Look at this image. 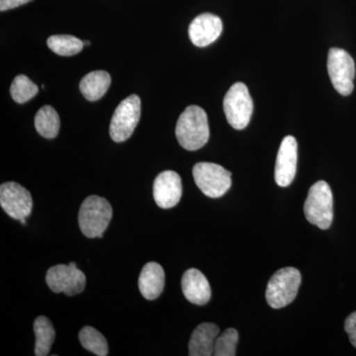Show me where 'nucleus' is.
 Segmentation results:
<instances>
[{
	"label": "nucleus",
	"instance_id": "10",
	"mask_svg": "<svg viewBox=\"0 0 356 356\" xmlns=\"http://www.w3.org/2000/svg\"><path fill=\"white\" fill-rule=\"evenodd\" d=\"M0 205L9 217L21 221L31 214V193L16 182H6L0 186Z\"/></svg>",
	"mask_w": 356,
	"mask_h": 356
},
{
	"label": "nucleus",
	"instance_id": "19",
	"mask_svg": "<svg viewBox=\"0 0 356 356\" xmlns=\"http://www.w3.org/2000/svg\"><path fill=\"white\" fill-rule=\"evenodd\" d=\"M60 117L55 108L50 105H44L37 112L35 116V128L42 137L54 139L60 132Z\"/></svg>",
	"mask_w": 356,
	"mask_h": 356
},
{
	"label": "nucleus",
	"instance_id": "27",
	"mask_svg": "<svg viewBox=\"0 0 356 356\" xmlns=\"http://www.w3.org/2000/svg\"><path fill=\"white\" fill-rule=\"evenodd\" d=\"M21 224L25 225L26 224V219L21 220Z\"/></svg>",
	"mask_w": 356,
	"mask_h": 356
},
{
	"label": "nucleus",
	"instance_id": "26",
	"mask_svg": "<svg viewBox=\"0 0 356 356\" xmlns=\"http://www.w3.org/2000/svg\"><path fill=\"white\" fill-rule=\"evenodd\" d=\"M84 46H90V42L89 41H83Z\"/></svg>",
	"mask_w": 356,
	"mask_h": 356
},
{
	"label": "nucleus",
	"instance_id": "12",
	"mask_svg": "<svg viewBox=\"0 0 356 356\" xmlns=\"http://www.w3.org/2000/svg\"><path fill=\"white\" fill-rule=\"evenodd\" d=\"M182 195L181 178L172 170L159 173L154 182V199L163 209L177 206Z\"/></svg>",
	"mask_w": 356,
	"mask_h": 356
},
{
	"label": "nucleus",
	"instance_id": "24",
	"mask_svg": "<svg viewBox=\"0 0 356 356\" xmlns=\"http://www.w3.org/2000/svg\"><path fill=\"white\" fill-rule=\"evenodd\" d=\"M344 330L350 337L351 344L356 348V312H353L346 318Z\"/></svg>",
	"mask_w": 356,
	"mask_h": 356
},
{
	"label": "nucleus",
	"instance_id": "11",
	"mask_svg": "<svg viewBox=\"0 0 356 356\" xmlns=\"http://www.w3.org/2000/svg\"><path fill=\"white\" fill-rule=\"evenodd\" d=\"M298 144L293 136H287L281 142L275 163L276 184L278 186L287 187L292 184L297 172Z\"/></svg>",
	"mask_w": 356,
	"mask_h": 356
},
{
	"label": "nucleus",
	"instance_id": "2",
	"mask_svg": "<svg viewBox=\"0 0 356 356\" xmlns=\"http://www.w3.org/2000/svg\"><path fill=\"white\" fill-rule=\"evenodd\" d=\"M112 215V206L106 199L96 195L89 196L81 204L79 212V225L81 233L89 238H103Z\"/></svg>",
	"mask_w": 356,
	"mask_h": 356
},
{
	"label": "nucleus",
	"instance_id": "9",
	"mask_svg": "<svg viewBox=\"0 0 356 356\" xmlns=\"http://www.w3.org/2000/svg\"><path fill=\"white\" fill-rule=\"evenodd\" d=\"M46 282L53 292L74 296L83 291L86 277L76 266L58 264L49 269L46 274Z\"/></svg>",
	"mask_w": 356,
	"mask_h": 356
},
{
	"label": "nucleus",
	"instance_id": "23",
	"mask_svg": "<svg viewBox=\"0 0 356 356\" xmlns=\"http://www.w3.org/2000/svg\"><path fill=\"white\" fill-rule=\"evenodd\" d=\"M238 343V332L236 329L229 327L218 337L215 341V356L236 355V344Z\"/></svg>",
	"mask_w": 356,
	"mask_h": 356
},
{
	"label": "nucleus",
	"instance_id": "8",
	"mask_svg": "<svg viewBox=\"0 0 356 356\" xmlns=\"http://www.w3.org/2000/svg\"><path fill=\"white\" fill-rule=\"evenodd\" d=\"M327 72L334 89L343 96L350 95L355 88V64L348 51L332 48L327 56Z\"/></svg>",
	"mask_w": 356,
	"mask_h": 356
},
{
	"label": "nucleus",
	"instance_id": "14",
	"mask_svg": "<svg viewBox=\"0 0 356 356\" xmlns=\"http://www.w3.org/2000/svg\"><path fill=\"white\" fill-rule=\"evenodd\" d=\"M182 292L185 298L194 305L202 306L210 301L209 281L200 270L191 268L185 271L181 280Z\"/></svg>",
	"mask_w": 356,
	"mask_h": 356
},
{
	"label": "nucleus",
	"instance_id": "25",
	"mask_svg": "<svg viewBox=\"0 0 356 356\" xmlns=\"http://www.w3.org/2000/svg\"><path fill=\"white\" fill-rule=\"evenodd\" d=\"M32 0H0V11L10 10V9L16 8L21 6L28 3Z\"/></svg>",
	"mask_w": 356,
	"mask_h": 356
},
{
	"label": "nucleus",
	"instance_id": "3",
	"mask_svg": "<svg viewBox=\"0 0 356 356\" xmlns=\"http://www.w3.org/2000/svg\"><path fill=\"white\" fill-rule=\"evenodd\" d=\"M304 214L308 222L318 228L327 229L331 227L334 219V198L331 187L324 180L312 185L304 205Z\"/></svg>",
	"mask_w": 356,
	"mask_h": 356
},
{
	"label": "nucleus",
	"instance_id": "18",
	"mask_svg": "<svg viewBox=\"0 0 356 356\" xmlns=\"http://www.w3.org/2000/svg\"><path fill=\"white\" fill-rule=\"evenodd\" d=\"M34 332L36 337L35 355H48L56 337L55 329L51 321L44 316H40L35 320Z\"/></svg>",
	"mask_w": 356,
	"mask_h": 356
},
{
	"label": "nucleus",
	"instance_id": "16",
	"mask_svg": "<svg viewBox=\"0 0 356 356\" xmlns=\"http://www.w3.org/2000/svg\"><path fill=\"white\" fill-rule=\"evenodd\" d=\"M165 270L156 262H149L140 271L139 289L147 300H154L161 296L165 288Z\"/></svg>",
	"mask_w": 356,
	"mask_h": 356
},
{
	"label": "nucleus",
	"instance_id": "17",
	"mask_svg": "<svg viewBox=\"0 0 356 356\" xmlns=\"http://www.w3.org/2000/svg\"><path fill=\"white\" fill-rule=\"evenodd\" d=\"M111 84V76L104 70L89 72L81 79L79 89L86 99L96 102L103 97Z\"/></svg>",
	"mask_w": 356,
	"mask_h": 356
},
{
	"label": "nucleus",
	"instance_id": "5",
	"mask_svg": "<svg viewBox=\"0 0 356 356\" xmlns=\"http://www.w3.org/2000/svg\"><path fill=\"white\" fill-rule=\"evenodd\" d=\"M222 106L232 127L236 130L247 127L254 111V103L245 83H236L231 86L225 95Z\"/></svg>",
	"mask_w": 356,
	"mask_h": 356
},
{
	"label": "nucleus",
	"instance_id": "20",
	"mask_svg": "<svg viewBox=\"0 0 356 356\" xmlns=\"http://www.w3.org/2000/svg\"><path fill=\"white\" fill-rule=\"evenodd\" d=\"M49 49L62 57H72L83 50V41L72 35H54L47 41Z\"/></svg>",
	"mask_w": 356,
	"mask_h": 356
},
{
	"label": "nucleus",
	"instance_id": "15",
	"mask_svg": "<svg viewBox=\"0 0 356 356\" xmlns=\"http://www.w3.org/2000/svg\"><path fill=\"white\" fill-rule=\"evenodd\" d=\"M220 329L213 323H203L192 332L189 341L188 355L191 356H210L214 355L215 341Z\"/></svg>",
	"mask_w": 356,
	"mask_h": 356
},
{
	"label": "nucleus",
	"instance_id": "7",
	"mask_svg": "<svg viewBox=\"0 0 356 356\" xmlns=\"http://www.w3.org/2000/svg\"><path fill=\"white\" fill-rule=\"evenodd\" d=\"M140 118V99L139 96L132 95L118 105L112 116L109 134L116 143L128 140L139 124Z\"/></svg>",
	"mask_w": 356,
	"mask_h": 356
},
{
	"label": "nucleus",
	"instance_id": "1",
	"mask_svg": "<svg viewBox=\"0 0 356 356\" xmlns=\"http://www.w3.org/2000/svg\"><path fill=\"white\" fill-rule=\"evenodd\" d=\"M175 135L180 146L187 151H197L207 144L210 137L206 112L197 105H191L178 118Z\"/></svg>",
	"mask_w": 356,
	"mask_h": 356
},
{
	"label": "nucleus",
	"instance_id": "21",
	"mask_svg": "<svg viewBox=\"0 0 356 356\" xmlns=\"http://www.w3.org/2000/svg\"><path fill=\"white\" fill-rule=\"evenodd\" d=\"M79 341L86 350L98 356L108 355V343L102 332L92 327H84L79 332Z\"/></svg>",
	"mask_w": 356,
	"mask_h": 356
},
{
	"label": "nucleus",
	"instance_id": "13",
	"mask_svg": "<svg viewBox=\"0 0 356 356\" xmlns=\"http://www.w3.org/2000/svg\"><path fill=\"white\" fill-rule=\"evenodd\" d=\"M222 31L220 17L211 13H203L194 18L189 25V39L196 47L209 46L214 43Z\"/></svg>",
	"mask_w": 356,
	"mask_h": 356
},
{
	"label": "nucleus",
	"instance_id": "6",
	"mask_svg": "<svg viewBox=\"0 0 356 356\" xmlns=\"http://www.w3.org/2000/svg\"><path fill=\"white\" fill-rule=\"evenodd\" d=\"M192 173L198 188L208 197H222L231 188L232 173L216 163H196Z\"/></svg>",
	"mask_w": 356,
	"mask_h": 356
},
{
	"label": "nucleus",
	"instance_id": "22",
	"mask_svg": "<svg viewBox=\"0 0 356 356\" xmlns=\"http://www.w3.org/2000/svg\"><path fill=\"white\" fill-rule=\"evenodd\" d=\"M39 92V88L31 79L24 74H20L14 79L10 88V95L15 102L23 104L31 100Z\"/></svg>",
	"mask_w": 356,
	"mask_h": 356
},
{
	"label": "nucleus",
	"instance_id": "4",
	"mask_svg": "<svg viewBox=\"0 0 356 356\" xmlns=\"http://www.w3.org/2000/svg\"><path fill=\"white\" fill-rule=\"evenodd\" d=\"M301 273L295 267H285L276 271L267 284L266 298L273 309H280L292 303L298 294Z\"/></svg>",
	"mask_w": 356,
	"mask_h": 356
}]
</instances>
